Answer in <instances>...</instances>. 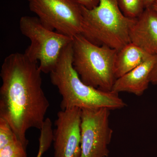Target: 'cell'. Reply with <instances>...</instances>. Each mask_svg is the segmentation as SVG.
Listing matches in <instances>:
<instances>
[{
	"label": "cell",
	"mask_w": 157,
	"mask_h": 157,
	"mask_svg": "<svg viewBox=\"0 0 157 157\" xmlns=\"http://www.w3.org/2000/svg\"><path fill=\"white\" fill-rule=\"evenodd\" d=\"M121 11L126 17L137 18L145 8L142 0H117Z\"/></svg>",
	"instance_id": "13"
},
{
	"label": "cell",
	"mask_w": 157,
	"mask_h": 157,
	"mask_svg": "<svg viewBox=\"0 0 157 157\" xmlns=\"http://www.w3.org/2000/svg\"><path fill=\"white\" fill-rule=\"evenodd\" d=\"M152 55L132 42L118 51L115 63V75L119 78L142 64Z\"/></svg>",
	"instance_id": "11"
},
{
	"label": "cell",
	"mask_w": 157,
	"mask_h": 157,
	"mask_svg": "<svg viewBox=\"0 0 157 157\" xmlns=\"http://www.w3.org/2000/svg\"><path fill=\"white\" fill-rule=\"evenodd\" d=\"M150 83L157 86V61L150 76Z\"/></svg>",
	"instance_id": "17"
},
{
	"label": "cell",
	"mask_w": 157,
	"mask_h": 157,
	"mask_svg": "<svg viewBox=\"0 0 157 157\" xmlns=\"http://www.w3.org/2000/svg\"><path fill=\"white\" fill-rule=\"evenodd\" d=\"M157 61V56H151L139 66L117 78L112 91L118 94L126 92L142 95L150 83V76Z\"/></svg>",
	"instance_id": "10"
},
{
	"label": "cell",
	"mask_w": 157,
	"mask_h": 157,
	"mask_svg": "<svg viewBox=\"0 0 157 157\" xmlns=\"http://www.w3.org/2000/svg\"><path fill=\"white\" fill-rule=\"evenodd\" d=\"M42 71L38 62L25 53H11L1 67L0 117L7 121L25 146L26 132L40 130L50 104L42 87Z\"/></svg>",
	"instance_id": "1"
},
{
	"label": "cell",
	"mask_w": 157,
	"mask_h": 157,
	"mask_svg": "<svg viewBox=\"0 0 157 157\" xmlns=\"http://www.w3.org/2000/svg\"><path fill=\"white\" fill-rule=\"evenodd\" d=\"M30 10L45 27L66 36L81 34V6L75 0H27Z\"/></svg>",
	"instance_id": "6"
},
{
	"label": "cell",
	"mask_w": 157,
	"mask_h": 157,
	"mask_svg": "<svg viewBox=\"0 0 157 157\" xmlns=\"http://www.w3.org/2000/svg\"><path fill=\"white\" fill-rule=\"evenodd\" d=\"M27 147L17 139L0 148V157H28Z\"/></svg>",
	"instance_id": "14"
},
{
	"label": "cell",
	"mask_w": 157,
	"mask_h": 157,
	"mask_svg": "<svg viewBox=\"0 0 157 157\" xmlns=\"http://www.w3.org/2000/svg\"><path fill=\"white\" fill-rule=\"evenodd\" d=\"M81 109L59 111L53 130L54 157H80L81 148Z\"/></svg>",
	"instance_id": "8"
},
{
	"label": "cell",
	"mask_w": 157,
	"mask_h": 157,
	"mask_svg": "<svg viewBox=\"0 0 157 157\" xmlns=\"http://www.w3.org/2000/svg\"><path fill=\"white\" fill-rule=\"evenodd\" d=\"M73 65L86 84L104 91H112L116 80L115 63L118 51L90 42L81 34L73 37Z\"/></svg>",
	"instance_id": "4"
},
{
	"label": "cell",
	"mask_w": 157,
	"mask_h": 157,
	"mask_svg": "<svg viewBox=\"0 0 157 157\" xmlns=\"http://www.w3.org/2000/svg\"><path fill=\"white\" fill-rule=\"evenodd\" d=\"M19 29L31 41L24 53L32 60L39 62L40 70L45 74L55 67L62 51L73 41V37L45 27L37 17L22 16Z\"/></svg>",
	"instance_id": "5"
},
{
	"label": "cell",
	"mask_w": 157,
	"mask_h": 157,
	"mask_svg": "<svg viewBox=\"0 0 157 157\" xmlns=\"http://www.w3.org/2000/svg\"><path fill=\"white\" fill-rule=\"evenodd\" d=\"M110 110L106 108L81 109V153L80 157H107L113 131Z\"/></svg>",
	"instance_id": "7"
},
{
	"label": "cell",
	"mask_w": 157,
	"mask_h": 157,
	"mask_svg": "<svg viewBox=\"0 0 157 157\" xmlns=\"http://www.w3.org/2000/svg\"><path fill=\"white\" fill-rule=\"evenodd\" d=\"M145 9L152 7L156 0H142Z\"/></svg>",
	"instance_id": "18"
},
{
	"label": "cell",
	"mask_w": 157,
	"mask_h": 157,
	"mask_svg": "<svg viewBox=\"0 0 157 157\" xmlns=\"http://www.w3.org/2000/svg\"><path fill=\"white\" fill-rule=\"evenodd\" d=\"M17 139L18 138L9 123L0 117V148Z\"/></svg>",
	"instance_id": "15"
},
{
	"label": "cell",
	"mask_w": 157,
	"mask_h": 157,
	"mask_svg": "<svg viewBox=\"0 0 157 157\" xmlns=\"http://www.w3.org/2000/svg\"><path fill=\"white\" fill-rule=\"evenodd\" d=\"M131 42L150 55L157 56V12L146 8L136 19L130 33Z\"/></svg>",
	"instance_id": "9"
},
{
	"label": "cell",
	"mask_w": 157,
	"mask_h": 157,
	"mask_svg": "<svg viewBox=\"0 0 157 157\" xmlns=\"http://www.w3.org/2000/svg\"><path fill=\"white\" fill-rule=\"evenodd\" d=\"M81 35L90 42L117 51L131 42L130 32L137 18L126 17L117 0H99L94 9L90 10L81 6Z\"/></svg>",
	"instance_id": "3"
},
{
	"label": "cell",
	"mask_w": 157,
	"mask_h": 157,
	"mask_svg": "<svg viewBox=\"0 0 157 157\" xmlns=\"http://www.w3.org/2000/svg\"><path fill=\"white\" fill-rule=\"evenodd\" d=\"M81 6L88 9H92L99 5V0H75Z\"/></svg>",
	"instance_id": "16"
},
{
	"label": "cell",
	"mask_w": 157,
	"mask_h": 157,
	"mask_svg": "<svg viewBox=\"0 0 157 157\" xmlns=\"http://www.w3.org/2000/svg\"><path fill=\"white\" fill-rule=\"evenodd\" d=\"M72 43L64 48L55 67L49 73L52 83L62 97L61 109L111 110L124 108L127 104L118 94L98 89L82 81L73 67Z\"/></svg>",
	"instance_id": "2"
},
{
	"label": "cell",
	"mask_w": 157,
	"mask_h": 157,
	"mask_svg": "<svg viewBox=\"0 0 157 157\" xmlns=\"http://www.w3.org/2000/svg\"><path fill=\"white\" fill-rule=\"evenodd\" d=\"M156 2H157V0H156Z\"/></svg>",
	"instance_id": "20"
},
{
	"label": "cell",
	"mask_w": 157,
	"mask_h": 157,
	"mask_svg": "<svg viewBox=\"0 0 157 157\" xmlns=\"http://www.w3.org/2000/svg\"><path fill=\"white\" fill-rule=\"evenodd\" d=\"M40 131L39 150L36 157H42L53 142L52 123L49 118H46Z\"/></svg>",
	"instance_id": "12"
},
{
	"label": "cell",
	"mask_w": 157,
	"mask_h": 157,
	"mask_svg": "<svg viewBox=\"0 0 157 157\" xmlns=\"http://www.w3.org/2000/svg\"><path fill=\"white\" fill-rule=\"evenodd\" d=\"M153 8L157 12V2H156L155 3V4H154L153 6H152Z\"/></svg>",
	"instance_id": "19"
}]
</instances>
